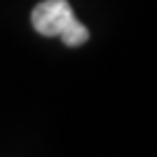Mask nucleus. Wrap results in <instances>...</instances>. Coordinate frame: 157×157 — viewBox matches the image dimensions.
<instances>
[{
	"instance_id": "1",
	"label": "nucleus",
	"mask_w": 157,
	"mask_h": 157,
	"mask_svg": "<svg viewBox=\"0 0 157 157\" xmlns=\"http://www.w3.org/2000/svg\"><path fill=\"white\" fill-rule=\"evenodd\" d=\"M33 29L44 37H61L70 48L81 46L90 39V31L74 17L68 0H44L31 13Z\"/></svg>"
}]
</instances>
